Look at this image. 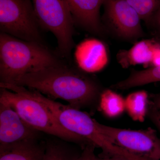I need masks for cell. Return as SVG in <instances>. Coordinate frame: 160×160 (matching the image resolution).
<instances>
[{
	"mask_svg": "<svg viewBox=\"0 0 160 160\" xmlns=\"http://www.w3.org/2000/svg\"><path fill=\"white\" fill-rule=\"evenodd\" d=\"M11 84L27 87L51 98L65 100L79 109L94 103L102 91L94 79L65 64L24 75Z\"/></svg>",
	"mask_w": 160,
	"mask_h": 160,
	"instance_id": "6da1fadb",
	"label": "cell"
},
{
	"mask_svg": "<svg viewBox=\"0 0 160 160\" xmlns=\"http://www.w3.org/2000/svg\"><path fill=\"white\" fill-rule=\"evenodd\" d=\"M64 65L44 44L0 33L1 83L11 84L24 75Z\"/></svg>",
	"mask_w": 160,
	"mask_h": 160,
	"instance_id": "7a4b0ae2",
	"label": "cell"
},
{
	"mask_svg": "<svg viewBox=\"0 0 160 160\" xmlns=\"http://www.w3.org/2000/svg\"><path fill=\"white\" fill-rule=\"evenodd\" d=\"M25 92L45 105L64 128L102 149V154L118 156L128 160H143L115 145L103 131L102 124L80 109L55 102L34 90L26 89Z\"/></svg>",
	"mask_w": 160,
	"mask_h": 160,
	"instance_id": "3957f363",
	"label": "cell"
},
{
	"mask_svg": "<svg viewBox=\"0 0 160 160\" xmlns=\"http://www.w3.org/2000/svg\"><path fill=\"white\" fill-rule=\"evenodd\" d=\"M0 102L9 105L24 122L38 131L77 143L82 149L90 143L84 138L64 128L45 105L25 93L1 88Z\"/></svg>",
	"mask_w": 160,
	"mask_h": 160,
	"instance_id": "277c9868",
	"label": "cell"
},
{
	"mask_svg": "<svg viewBox=\"0 0 160 160\" xmlns=\"http://www.w3.org/2000/svg\"><path fill=\"white\" fill-rule=\"evenodd\" d=\"M41 27L56 38L58 50L68 58L74 45V22L66 0H32Z\"/></svg>",
	"mask_w": 160,
	"mask_h": 160,
	"instance_id": "5b68a950",
	"label": "cell"
},
{
	"mask_svg": "<svg viewBox=\"0 0 160 160\" xmlns=\"http://www.w3.org/2000/svg\"><path fill=\"white\" fill-rule=\"evenodd\" d=\"M32 0H0L1 32L44 44Z\"/></svg>",
	"mask_w": 160,
	"mask_h": 160,
	"instance_id": "8992f818",
	"label": "cell"
},
{
	"mask_svg": "<svg viewBox=\"0 0 160 160\" xmlns=\"http://www.w3.org/2000/svg\"><path fill=\"white\" fill-rule=\"evenodd\" d=\"M103 5L101 19L106 34L134 43L146 37L139 15L126 0H105Z\"/></svg>",
	"mask_w": 160,
	"mask_h": 160,
	"instance_id": "52a82bcc",
	"label": "cell"
},
{
	"mask_svg": "<svg viewBox=\"0 0 160 160\" xmlns=\"http://www.w3.org/2000/svg\"><path fill=\"white\" fill-rule=\"evenodd\" d=\"M102 127L115 145L130 154L146 160H160V138L154 129L132 130L103 124Z\"/></svg>",
	"mask_w": 160,
	"mask_h": 160,
	"instance_id": "ba28073f",
	"label": "cell"
},
{
	"mask_svg": "<svg viewBox=\"0 0 160 160\" xmlns=\"http://www.w3.org/2000/svg\"><path fill=\"white\" fill-rule=\"evenodd\" d=\"M74 56L78 67L85 73L102 71L109 61V49L106 43L95 38H88L78 44Z\"/></svg>",
	"mask_w": 160,
	"mask_h": 160,
	"instance_id": "9c48e42d",
	"label": "cell"
},
{
	"mask_svg": "<svg viewBox=\"0 0 160 160\" xmlns=\"http://www.w3.org/2000/svg\"><path fill=\"white\" fill-rule=\"evenodd\" d=\"M39 132L24 122L9 105L0 102V145L38 139Z\"/></svg>",
	"mask_w": 160,
	"mask_h": 160,
	"instance_id": "30bf717a",
	"label": "cell"
},
{
	"mask_svg": "<svg viewBox=\"0 0 160 160\" xmlns=\"http://www.w3.org/2000/svg\"><path fill=\"white\" fill-rule=\"evenodd\" d=\"M75 24L92 34L106 35L100 17V9L105 0H66Z\"/></svg>",
	"mask_w": 160,
	"mask_h": 160,
	"instance_id": "8fae6325",
	"label": "cell"
},
{
	"mask_svg": "<svg viewBox=\"0 0 160 160\" xmlns=\"http://www.w3.org/2000/svg\"><path fill=\"white\" fill-rule=\"evenodd\" d=\"M158 43L152 39L138 41L130 49H122L118 52V62L124 68L140 65L149 68Z\"/></svg>",
	"mask_w": 160,
	"mask_h": 160,
	"instance_id": "7c38bea8",
	"label": "cell"
},
{
	"mask_svg": "<svg viewBox=\"0 0 160 160\" xmlns=\"http://www.w3.org/2000/svg\"><path fill=\"white\" fill-rule=\"evenodd\" d=\"M46 145L37 139L0 145V160H43Z\"/></svg>",
	"mask_w": 160,
	"mask_h": 160,
	"instance_id": "4fadbf2b",
	"label": "cell"
},
{
	"mask_svg": "<svg viewBox=\"0 0 160 160\" xmlns=\"http://www.w3.org/2000/svg\"><path fill=\"white\" fill-rule=\"evenodd\" d=\"M160 82V66L133 70L126 78L111 86L112 89L126 90Z\"/></svg>",
	"mask_w": 160,
	"mask_h": 160,
	"instance_id": "5bb4252c",
	"label": "cell"
},
{
	"mask_svg": "<svg viewBox=\"0 0 160 160\" xmlns=\"http://www.w3.org/2000/svg\"><path fill=\"white\" fill-rule=\"evenodd\" d=\"M149 93L145 90L134 91L125 98L126 111L134 122H142L148 116L150 101Z\"/></svg>",
	"mask_w": 160,
	"mask_h": 160,
	"instance_id": "9a60e30c",
	"label": "cell"
},
{
	"mask_svg": "<svg viewBox=\"0 0 160 160\" xmlns=\"http://www.w3.org/2000/svg\"><path fill=\"white\" fill-rule=\"evenodd\" d=\"M98 99L100 110L106 117L116 118L126 111L125 98L111 88L102 90Z\"/></svg>",
	"mask_w": 160,
	"mask_h": 160,
	"instance_id": "2e32d148",
	"label": "cell"
},
{
	"mask_svg": "<svg viewBox=\"0 0 160 160\" xmlns=\"http://www.w3.org/2000/svg\"><path fill=\"white\" fill-rule=\"evenodd\" d=\"M79 155L62 144L49 142L46 145L43 160H76Z\"/></svg>",
	"mask_w": 160,
	"mask_h": 160,
	"instance_id": "e0dca14e",
	"label": "cell"
},
{
	"mask_svg": "<svg viewBox=\"0 0 160 160\" xmlns=\"http://www.w3.org/2000/svg\"><path fill=\"white\" fill-rule=\"evenodd\" d=\"M139 15L146 25L160 5V0H126Z\"/></svg>",
	"mask_w": 160,
	"mask_h": 160,
	"instance_id": "ac0fdd59",
	"label": "cell"
},
{
	"mask_svg": "<svg viewBox=\"0 0 160 160\" xmlns=\"http://www.w3.org/2000/svg\"><path fill=\"white\" fill-rule=\"evenodd\" d=\"M96 146L93 144L86 145L83 148V151L79 155L76 160H98V156L95 153Z\"/></svg>",
	"mask_w": 160,
	"mask_h": 160,
	"instance_id": "d6986e66",
	"label": "cell"
},
{
	"mask_svg": "<svg viewBox=\"0 0 160 160\" xmlns=\"http://www.w3.org/2000/svg\"><path fill=\"white\" fill-rule=\"evenodd\" d=\"M148 116L160 133V109H158L150 101Z\"/></svg>",
	"mask_w": 160,
	"mask_h": 160,
	"instance_id": "ffe728a7",
	"label": "cell"
},
{
	"mask_svg": "<svg viewBox=\"0 0 160 160\" xmlns=\"http://www.w3.org/2000/svg\"><path fill=\"white\" fill-rule=\"evenodd\" d=\"M147 26L157 31L158 35L160 36V5Z\"/></svg>",
	"mask_w": 160,
	"mask_h": 160,
	"instance_id": "44dd1931",
	"label": "cell"
},
{
	"mask_svg": "<svg viewBox=\"0 0 160 160\" xmlns=\"http://www.w3.org/2000/svg\"><path fill=\"white\" fill-rule=\"evenodd\" d=\"M160 66V43H158L150 67Z\"/></svg>",
	"mask_w": 160,
	"mask_h": 160,
	"instance_id": "7402d4cb",
	"label": "cell"
},
{
	"mask_svg": "<svg viewBox=\"0 0 160 160\" xmlns=\"http://www.w3.org/2000/svg\"><path fill=\"white\" fill-rule=\"evenodd\" d=\"M98 160H128L124 158L115 155H110L104 154L101 153L98 156Z\"/></svg>",
	"mask_w": 160,
	"mask_h": 160,
	"instance_id": "603a6c76",
	"label": "cell"
},
{
	"mask_svg": "<svg viewBox=\"0 0 160 160\" xmlns=\"http://www.w3.org/2000/svg\"><path fill=\"white\" fill-rule=\"evenodd\" d=\"M151 102L157 108L160 109V94L154 95Z\"/></svg>",
	"mask_w": 160,
	"mask_h": 160,
	"instance_id": "cb8c5ba5",
	"label": "cell"
},
{
	"mask_svg": "<svg viewBox=\"0 0 160 160\" xmlns=\"http://www.w3.org/2000/svg\"><path fill=\"white\" fill-rule=\"evenodd\" d=\"M159 36V37H160V36Z\"/></svg>",
	"mask_w": 160,
	"mask_h": 160,
	"instance_id": "d4e9b609",
	"label": "cell"
}]
</instances>
